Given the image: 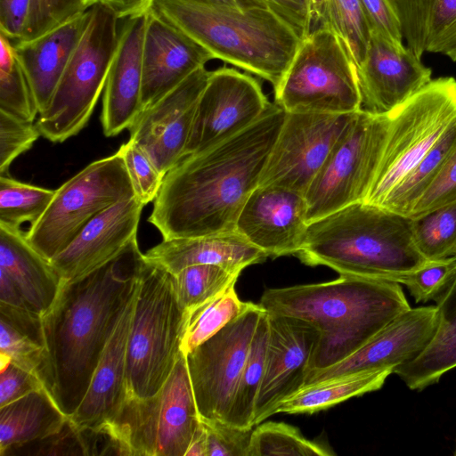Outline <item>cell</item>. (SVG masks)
I'll return each instance as SVG.
<instances>
[{"label":"cell","mask_w":456,"mask_h":456,"mask_svg":"<svg viewBox=\"0 0 456 456\" xmlns=\"http://www.w3.org/2000/svg\"><path fill=\"white\" fill-rule=\"evenodd\" d=\"M285 116L280 105L271 103L248 128L183 158L165 175L148 218L163 240L236 231Z\"/></svg>","instance_id":"1"},{"label":"cell","mask_w":456,"mask_h":456,"mask_svg":"<svg viewBox=\"0 0 456 456\" xmlns=\"http://www.w3.org/2000/svg\"><path fill=\"white\" fill-rule=\"evenodd\" d=\"M142 260L135 238L102 267L76 281H62L54 303L41 317L45 362L40 379L68 417L82 402L135 294Z\"/></svg>","instance_id":"2"},{"label":"cell","mask_w":456,"mask_h":456,"mask_svg":"<svg viewBox=\"0 0 456 456\" xmlns=\"http://www.w3.org/2000/svg\"><path fill=\"white\" fill-rule=\"evenodd\" d=\"M296 256L340 275L398 283L428 262L416 246L412 218L365 201L309 223Z\"/></svg>","instance_id":"3"},{"label":"cell","mask_w":456,"mask_h":456,"mask_svg":"<svg viewBox=\"0 0 456 456\" xmlns=\"http://www.w3.org/2000/svg\"><path fill=\"white\" fill-rule=\"evenodd\" d=\"M149 11L189 36L214 59L255 74L273 88L302 42L268 8L242 9L208 0H152Z\"/></svg>","instance_id":"4"},{"label":"cell","mask_w":456,"mask_h":456,"mask_svg":"<svg viewBox=\"0 0 456 456\" xmlns=\"http://www.w3.org/2000/svg\"><path fill=\"white\" fill-rule=\"evenodd\" d=\"M259 305L269 314L305 320L321 335L358 330L374 336L411 308L400 283L346 275L327 282L268 289Z\"/></svg>","instance_id":"5"},{"label":"cell","mask_w":456,"mask_h":456,"mask_svg":"<svg viewBox=\"0 0 456 456\" xmlns=\"http://www.w3.org/2000/svg\"><path fill=\"white\" fill-rule=\"evenodd\" d=\"M186 318L173 274L143 258L127 342L128 395L147 398L161 389L183 354Z\"/></svg>","instance_id":"6"},{"label":"cell","mask_w":456,"mask_h":456,"mask_svg":"<svg viewBox=\"0 0 456 456\" xmlns=\"http://www.w3.org/2000/svg\"><path fill=\"white\" fill-rule=\"evenodd\" d=\"M119 25L120 19L105 4L90 6L86 28L48 107L37 118L41 136L62 142L87 125L104 90L118 46Z\"/></svg>","instance_id":"7"},{"label":"cell","mask_w":456,"mask_h":456,"mask_svg":"<svg viewBox=\"0 0 456 456\" xmlns=\"http://www.w3.org/2000/svg\"><path fill=\"white\" fill-rule=\"evenodd\" d=\"M201 420L185 355L153 396L128 395L118 415L105 424L124 455L184 456Z\"/></svg>","instance_id":"8"},{"label":"cell","mask_w":456,"mask_h":456,"mask_svg":"<svg viewBox=\"0 0 456 456\" xmlns=\"http://www.w3.org/2000/svg\"><path fill=\"white\" fill-rule=\"evenodd\" d=\"M274 94L286 112L360 111L355 66L337 37L322 26L302 40Z\"/></svg>","instance_id":"9"},{"label":"cell","mask_w":456,"mask_h":456,"mask_svg":"<svg viewBox=\"0 0 456 456\" xmlns=\"http://www.w3.org/2000/svg\"><path fill=\"white\" fill-rule=\"evenodd\" d=\"M389 115L383 155L364 200L379 206L456 121V79H431Z\"/></svg>","instance_id":"10"},{"label":"cell","mask_w":456,"mask_h":456,"mask_svg":"<svg viewBox=\"0 0 456 456\" xmlns=\"http://www.w3.org/2000/svg\"><path fill=\"white\" fill-rule=\"evenodd\" d=\"M134 197L122 157L114 153L97 159L55 190L42 216L26 236L49 261L62 251L94 217Z\"/></svg>","instance_id":"11"},{"label":"cell","mask_w":456,"mask_h":456,"mask_svg":"<svg viewBox=\"0 0 456 456\" xmlns=\"http://www.w3.org/2000/svg\"><path fill=\"white\" fill-rule=\"evenodd\" d=\"M390 115L357 112L308 187L307 223L364 201L379 166Z\"/></svg>","instance_id":"12"},{"label":"cell","mask_w":456,"mask_h":456,"mask_svg":"<svg viewBox=\"0 0 456 456\" xmlns=\"http://www.w3.org/2000/svg\"><path fill=\"white\" fill-rule=\"evenodd\" d=\"M265 310L250 305L186 358L191 387L200 419H227L256 329Z\"/></svg>","instance_id":"13"},{"label":"cell","mask_w":456,"mask_h":456,"mask_svg":"<svg viewBox=\"0 0 456 456\" xmlns=\"http://www.w3.org/2000/svg\"><path fill=\"white\" fill-rule=\"evenodd\" d=\"M356 113L286 112L259 185L279 186L305 195Z\"/></svg>","instance_id":"14"},{"label":"cell","mask_w":456,"mask_h":456,"mask_svg":"<svg viewBox=\"0 0 456 456\" xmlns=\"http://www.w3.org/2000/svg\"><path fill=\"white\" fill-rule=\"evenodd\" d=\"M270 104L253 77L227 67L211 71L197 102L184 158L245 130Z\"/></svg>","instance_id":"15"},{"label":"cell","mask_w":456,"mask_h":456,"mask_svg":"<svg viewBox=\"0 0 456 456\" xmlns=\"http://www.w3.org/2000/svg\"><path fill=\"white\" fill-rule=\"evenodd\" d=\"M267 314L269 337L264 375L255 403V426L276 414L278 405L304 387L321 335L305 320Z\"/></svg>","instance_id":"16"},{"label":"cell","mask_w":456,"mask_h":456,"mask_svg":"<svg viewBox=\"0 0 456 456\" xmlns=\"http://www.w3.org/2000/svg\"><path fill=\"white\" fill-rule=\"evenodd\" d=\"M209 70L200 68L154 104L142 110L128 128L130 139L166 175L183 158L192 120Z\"/></svg>","instance_id":"17"},{"label":"cell","mask_w":456,"mask_h":456,"mask_svg":"<svg viewBox=\"0 0 456 456\" xmlns=\"http://www.w3.org/2000/svg\"><path fill=\"white\" fill-rule=\"evenodd\" d=\"M438 324L436 305L404 311L357 351L345 359L308 373L304 387L358 373L392 370L418 356Z\"/></svg>","instance_id":"18"},{"label":"cell","mask_w":456,"mask_h":456,"mask_svg":"<svg viewBox=\"0 0 456 456\" xmlns=\"http://www.w3.org/2000/svg\"><path fill=\"white\" fill-rule=\"evenodd\" d=\"M356 76L360 111L385 116L429 83L432 70L407 46L371 32Z\"/></svg>","instance_id":"19"},{"label":"cell","mask_w":456,"mask_h":456,"mask_svg":"<svg viewBox=\"0 0 456 456\" xmlns=\"http://www.w3.org/2000/svg\"><path fill=\"white\" fill-rule=\"evenodd\" d=\"M308 225L304 194L258 185L244 204L235 230L268 256L297 255Z\"/></svg>","instance_id":"20"},{"label":"cell","mask_w":456,"mask_h":456,"mask_svg":"<svg viewBox=\"0 0 456 456\" xmlns=\"http://www.w3.org/2000/svg\"><path fill=\"white\" fill-rule=\"evenodd\" d=\"M144 205L135 197L94 217L50 262L64 281L94 272L118 256L135 238Z\"/></svg>","instance_id":"21"},{"label":"cell","mask_w":456,"mask_h":456,"mask_svg":"<svg viewBox=\"0 0 456 456\" xmlns=\"http://www.w3.org/2000/svg\"><path fill=\"white\" fill-rule=\"evenodd\" d=\"M214 60L189 36L148 11L142 49V110Z\"/></svg>","instance_id":"22"},{"label":"cell","mask_w":456,"mask_h":456,"mask_svg":"<svg viewBox=\"0 0 456 456\" xmlns=\"http://www.w3.org/2000/svg\"><path fill=\"white\" fill-rule=\"evenodd\" d=\"M148 12L120 20L104 90L101 121L107 137L128 129L142 111V49Z\"/></svg>","instance_id":"23"},{"label":"cell","mask_w":456,"mask_h":456,"mask_svg":"<svg viewBox=\"0 0 456 456\" xmlns=\"http://www.w3.org/2000/svg\"><path fill=\"white\" fill-rule=\"evenodd\" d=\"M135 294L124 310L101 356L82 402L69 416L80 430L96 429L110 422L127 399V342Z\"/></svg>","instance_id":"24"},{"label":"cell","mask_w":456,"mask_h":456,"mask_svg":"<svg viewBox=\"0 0 456 456\" xmlns=\"http://www.w3.org/2000/svg\"><path fill=\"white\" fill-rule=\"evenodd\" d=\"M89 17L90 7L35 39L12 42L39 113L48 107Z\"/></svg>","instance_id":"25"},{"label":"cell","mask_w":456,"mask_h":456,"mask_svg":"<svg viewBox=\"0 0 456 456\" xmlns=\"http://www.w3.org/2000/svg\"><path fill=\"white\" fill-rule=\"evenodd\" d=\"M268 256L237 231L163 240L143 254V258L171 274L196 265H216L240 273Z\"/></svg>","instance_id":"26"},{"label":"cell","mask_w":456,"mask_h":456,"mask_svg":"<svg viewBox=\"0 0 456 456\" xmlns=\"http://www.w3.org/2000/svg\"><path fill=\"white\" fill-rule=\"evenodd\" d=\"M0 270L12 281L28 308L41 317L51 308L62 280L20 227L0 222Z\"/></svg>","instance_id":"27"},{"label":"cell","mask_w":456,"mask_h":456,"mask_svg":"<svg viewBox=\"0 0 456 456\" xmlns=\"http://www.w3.org/2000/svg\"><path fill=\"white\" fill-rule=\"evenodd\" d=\"M433 300L438 324L432 339L418 356L394 369L411 390L437 383L456 367V270Z\"/></svg>","instance_id":"28"},{"label":"cell","mask_w":456,"mask_h":456,"mask_svg":"<svg viewBox=\"0 0 456 456\" xmlns=\"http://www.w3.org/2000/svg\"><path fill=\"white\" fill-rule=\"evenodd\" d=\"M407 47L456 61V0H393Z\"/></svg>","instance_id":"29"},{"label":"cell","mask_w":456,"mask_h":456,"mask_svg":"<svg viewBox=\"0 0 456 456\" xmlns=\"http://www.w3.org/2000/svg\"><path fill=\"white\" fill-rule=\"evenodd\" d=\"M68 419L45 387L0 407V456L60 431Z\"/></svg>","instance_id":"30"},{"label":"cell","mask_w":456,"mask_h":456,"mask_svg":"<svg viewBox=\"0 0 456 456\" xmlns=\"http://www.w3.org/2000/svg\"><path fill=\"white\" fill-rule=\"evenodd\" d=\"M392 370L343 376L302 387L283 400L275 413H314L354 396L380 389Z\"/></svg>","instance_id":"31"},{"label":"cell","mask_w":456,"mask_h":456,"mask_svg":"<svg viewBox=\"0 0 456 456\" xmlns=\"http://www.w3.org/2000/svg\"><path fill=\"white\" fill-rule=\"evenodd\" d=\"M456 146V121L428 154L389 192L380 206L409 216L416 202L439 174Z\"/></svg>","instance_id":"32"},{"label":"cell","mask_w":456,"mask_h":456,"mask_svg":"<svg viewBox=\"0 0 456 456\" xmlns=\"http://www.w3.org/2000/svg\"><path fill=\"white\" fill-rule=\"evenodd\" d=\"M268 337V314L265 312L256 329L234 391L227 419V423L231 425L242 428L255 427V403L264 375Z\"/></svg>","instance_id":"33"},{"label":"cell","mask_w":456,"mask_h":456,"mask_svg":"<svg viewBox=\"0 0 456 456\" xmlns=\"http://www.w3.org/2000/svg\"><path fill=\"white\" fill-rule=\"evenodd\" d=\"M317 26L328 28L337 37L355 69L361 65L371 33L361 0H326Z\"/></svg>","instance_id":"34"},{"label":"cell","mask_w":456,"mask_h":456,"mask_svg":"<svg viewBox=\"0 0 456 456\" xmlns=\"http://www.w3.org/2000/svg\"><path fill=\"white\" fill-rule=\"evenodd\" d=\"M251 302L241 301L235 285L187 313L181 351L187 355L228 322L241 314Z\"/></svg>","instance_id":"35"},{"label":"cell","mask_w":456,"mask_h":456,"mask_svg":"<svg viewBox=\"0 0 456 456\" xmlns=\"http://www.w3.org/2000/svg\"><path fill=\"white\" fill-rule=\"evenodd\" d=\"M0 110L34 122L39 111L14 45L0 33Z\"/></svg>","instance_id":"36"},{"label":"cell","mask_w":456,"mask_h":456,"mask_svg":"<svg viewBox=\"0 0 456 456\" xmlns=\"http://www.w3.org/2000/svg\"><path fill=\"white\" fill-rule=\"evenodd\" d=\"M240 274L216 265L188 266L173 275L177 299L189 313L235 285Z\"/></svg>","instance_id":"37"},{"label":"cell","mask_w":456,"mask_h":456,"mask_svg":"<svg viewBox=\"0 0 456 456\" xmlns=\"http://www.w3.org/2000/svg\"><path fill=\"white\" fill-rule=\"evenodd\" d=\"M330 456L332 450L306 439L295 427L268 421L252 432L249 456Z\"/></svg>","instance_id":"38"},{"label":"cell","mask_w":456,"mask_h":456,"mask_svg":"<svg viewBox=\"0 0 456 456\" xmlns=\"http://www.w3.org/2000/svg\"><path fill=\"white\" fill-rule=\"evenodd\" d=\"M55 190L0 175V222L20 227L36 223L51 203Z\"/></svg>","instance_id":"39"},{"label":"cell","mask_w":456,"mask_h":456,"mask_svg":"<svg viewBox=\"0 0 456 456\" xmlns=\"http://www.w3.org/2000/svg\"><path fill=\"white\" fill-rule=\"evenodd\" d=\"M417 248L428 261L456 256V203L412 218Z\"/></svg>","instance_id":"40"},{"label":"cell","mask_w":456,"mask_h":456,"mask_svg":"<svg viewBox=\"0 0 456 456\" xmlns=\"http://www.w3.org/2000/svg\"><path fill=\"white\" fill-rule=\"evenodd\" d=\"M117 152L124 160L134 197L144 206L154 201L162 186L165 175L132 139L123 143Z\"/></svg>","instance_id":"41"},{"label":"cell","mask_w":456,"mask_h":456,"mask_svg":"<svg viewBox=\"0 0 456 456\" xmlns=\"http://www.w3.org/2000/svg\"><path fill=\"white\" fill-rule=\"evenodd\" d=\"M86 9L82 0H31L27 27L18 41L35 39Z\"/></svg>","instance_id":"42"},{"label":"cell","mask_w":456,"mask_h":456,"mask_svg":"<svg viewBox=\"0 0 456 456\" xmlns=\"http://www.w3.org/2000/svg\"><path fill=\"white\" fill-rule=\"evenodd\" d=\"M41 136L34 122L0 110V175H8L12 161L28 151Z\"/></svg>","instance_id":"43"},{"label":"cell","mask_w":456,"mask_h":456,"mask_svg":"<svg viewBox=\"0 0 456 456\" xmlns=\"http://www.w3.org/2000/svg\"><path fill=\"white\" fill-rule=\"evenodd\" d=\"M0 352L9 356L12 363L40 379L45 362L44 346L2 319H0Z\"/></svg>","instance_id":"44"},{"label":"cell","mask_w":456,"mask_h":456,"mask_svg":"<svg viewBox=\"0 0 456 456\" xmlns=\"http://www.w3.org/2000/svg\"><path fill=\"white\" fill-rule=\"evenodd\" d=\"M456 270V256L428 261L424 265L403 277V284L416 303L433 300Z\"/></svg>","instance_id":"45"},{"label":"cell","mask_w":456,"mask_h":456,"mask_svg":"<svg viewBox=\"0 0 456 456\" xmlns=\"http://www.w3.org/2000/svg\"><path fill=\"white\" fill-rule=\"evenodd\" d=\"M200 420L207 436V456H249L254 428H242L220 420Z\"/></svg>","instance_id":"46"},{"label":"cell","mask_w":456,"mask_h":456,"mask_svg":"<svg viewBox=\"0 0 456 456\" xmlns=\"http://www.w3.org/2000/svg\"><path fill=\"white\" fill-rule=\"evenodd\" d=\"M456 203V146L432 183L413 207L409 217L416 218Z\"/></svg>","instance_id":"47"},{"label":"cell","mask_w":456,"mask_h":456,"mask_svg":"<svg viewBox=\"0 0 456 456\" xmlns=\"http://www.w3.org/2000/svg\"><path fill=\"white\" fill-rule=\"evenodd\" d=\"M30 449L28 455H87L81 430L68 419L62 428L47 437L23 444L7 450L3 456L18 450Z\"/></svg>","instance_id":"48"},{"label":"cell","mask_w":456,"mask_h":456,"mask_svg":"<svg viewBox=\"0 0 456 456\" xmlns=\"http://www.w3.org/2000/svg\"><path fill=\"white\" fill-rule=\"evenodd\" d=\"M303 40L314 28L311 0H263Z\"/></svg>","instance_id":"49"},{"label":"cell","mask_w":456,"mask_h":456,"mask_svg":"<svg viewBox=\"0 0 456 456\" xmlns=\"http://www.w3.org/2000/svg\"><path fill=\"white\" fill-rule=\"evenodd\" d=\"M370 31L403 44L400 20L393 0H361Z\"/></svg>","instance_id":"50"},{"label":"cell","mask_w":456,"mask_h":456,"mask_svg":"<svg viewBox=\"0 0 456 456\" xmlns=\"http://www.w3.org/2000/svg\"><path fill=\"white\" fill-rule=\"evenodd\" d=\"M0 373V407L45 387L37 376L12 362Z\"/></svg>","instance_id":"51"},{"label":"cell","mask_w":456,"mask_h":456,"mask_svg":"<svg viewBox=\"0 0 456 456\" xmlns=\"http://www.w3.org/2000/svg\"><path fill=\"white\" fill-rule=\"evenodd\" d=\"M31 0H0V33L11 41L20 40L25 32Z\"/></svg>","instance_id":"52"},{"label":"cell","mask_w":456,"mask_h":456,"mask_svg":"<svg viewBox=\"0 0 456 456\" xmlns=\"http://www.w3.org/2000/svg\"><path fill=\"white\" fill-rule=\"evenodd\" d=\"M122 20L147 12L152 0H101Z\"/></svg>","instance_id":"53"},{"label":"cell","mask_w":456,"mask_h":456,"mask_svg":"<svg viewBox=\"0 0 456 456\" xmlns=\"http://www.w3.org/2000/svg\"><path fill=\"white\" fill-rule=\"evenodd\" d=\"M184 456H207V436L202 422L194 433Z\"/></svg>","instance_id":"54"},{"label":"cell","mask_w":456,"mask_h":456,"mask_svg":"<svg viewBox=\"0 0 456 456\" xmlns=\"http://www.w3.org/2000/svg\"><path fill=\"white\" fill-rule=\"evenodd\" d=\"M214 3L226 4L230 6L239 7L242 9L252 7H264L267 8L263 0H208Z\"/></svg>","instance_id":"55"},{"label":"cell","mask_w":456,"mask_h":456,"mask_svg":"<svg viewBox=\"0 0 456 456\" xmlns=\"http://www.w3.org/2000/svg\"><path fill=\"white\" fill-rule=\"evenodd\" d=\"M326 0H311L313 12L314 16V28L317 25L321 12L325 4Z\"/></svg>","instance_id":"56"},{"label":"cell","mask_w":456,"mask_h":456,"mask_svg":"<svg viewBox=\"0 0 456 456\" xmlns=\"http://www.w3.org/2000/svg\"><path fill=\"white\" fill-rule=\"evenodd\" d=\"M82 2L87 8H89L93 4L101 2V0H82Z\"/></svg>","instance_id":"57"},{"label":"cell","mask_w":456,"mask_h":456,"mask_svg":"<svg viewBox=\"0 0 456 456\" xmlns=\"http://www.w3.org/2000/svg\"><path fill=\"white\" fill-rule=\"evenodd\" d=\"M454 455H456V448H455Z\"/></svg>","instance_id":"58"}]
</instances>
